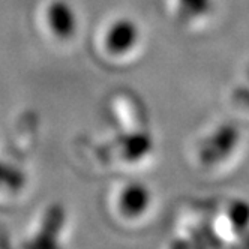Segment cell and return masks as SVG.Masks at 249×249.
I'll use <instances>...</instances> for the list:
<instances>
[{"label":"cell","instance_id":"obj_1","mask_svg":"<svg viewBox=\"0 0 249 249\" xmlns=\"http://www.w3.org/2000/svg\"><path fill=\"white\" fill-rule=\"evenodd\" d=\"M243 132L237 124L224 122L212 128L197 146V162L207 171L228 167L243 150Z\"/></svg>","mask_w":249,"mask_h":249},{"label":"cell","instance_id":"obj_2","mask_svg":"<svg viewBox=\"0 0 249 249\" xmlns=\"http://www.w3.org/2000/svg\"><path fill=\"white\" fill-rule=\"evenodd\" d=\"M143 39L140 24L131 17H117L105 26L101 47L111 59H124L137 51Z\"/></svg>","mask_w":249,"mask_h":249},{"label":"cell","instance_id":"obj_3","mask_svg":"<svg viewBox=\"0 0 249 249\" xmlns=\"http://www.w3.org/2000/svg\"><path fill=\"white\" fill-rule=\"evenodd\" d=\"M44 23L53 38L72 41L80 29V18L75 6L69 0H50L44 8Z\"/></svg>","mask_w":249,"mask_h":249},{"label":"cell","instance_id":"obj_4","mask_svg":"<svg viewBox=\"0 0 249 249\" xmlns=\"http://www.w3.org/2000/svg\"><path fill=\"white\" fill-rule=\"evenodd\" d=\"M114 204L123 219L138 221L150 212L153 206V192L146 183L132 180L120 186Z\"/></svg>","mask_w":249,"mask_h":249},{"label":"cell","instance_id":"obj_5","mask_svg":"<svg viewBox=\"0 0 249 249\" xmlns=\"http://www.w3.org/2000/svg\"><path fill=\"white\" fill-rule=\"evenodd\" d=\"M173 12L183 26H201L210 20L216 9V0H171Z\"/></svg>","mask_w":249,"mask_h":249},{"label":"cell","instance_id":"obj_6","mask_svg":"<svg viewBox=\"0 0 249 249\" xmlns=\"http://www.w3.org/2000/svg\"><path fill=\"white\" fill-rule=\"evenodd\" d=\"M152 149V140L146 134L129 137L123 141V155L126 161H137L144 158Z\"/></svg>","mask_w":249,"mask_h":249}]
</instances>
